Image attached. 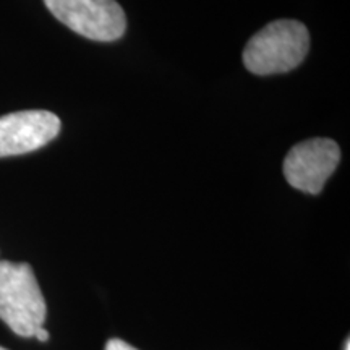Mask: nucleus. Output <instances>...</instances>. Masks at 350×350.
Returning a JSON list of instances; mask_svg holds the SVG:
<instances>
[{
  "label": "nucleus",
  "instance_id": "f257e3e1",
  "mask_svg": "<svg viewBox=\"0 0 350 350\" xmlns=\"http://www.w3.org/2000/svg\"><path fill=\"white\" fill-rule=\"evenodd\" d=\"M310 49V33L297 20H275L266 25L243 49V64L255 75L286 73L304 62Z\"/></svg>",
  "mask_w": 350,
  "mask_h": 350
},
{
  "label": "nucleus",
  "instance_id": "f03ea898",
  "mask_svg": "<svg viewBox=\"0 0 350 350\" xmlns=\"http://www.w3.org/2000/svg\"><path fill=\"white\" fill-rule=\"evenodd\" d=\"M46 314V300L31 266L0 261V319L16 336L33 338Z\"/></svg>",
  "mask_w": 350,
  "mask_h": 350
},
{
  "label": "nucleus",
  "instance_id": "7ed1b4c3",
  "mask_svg": "<svg viewBox=\"0 0 350 350\" xmlns=\"http://www.w3.org/2000/svg\"><path fill=\"white\" fill-rule=\"evenodd\" d=\"M60 23L91 41L111 42L124 36L126 16L117 0H44Z\"/></svg>",
  "mask_w": 350,
  "mask_h": 350
},
{
  "label": "nucleus",
  "instance_id": "20e7f679",
  "mask_svg": "<svg viewBox=\"0 0 350 350\" xmlns=\"http://www.w3.org/2000/svg\"><path fill=\"white\" fill-rule=\"evenodd\" d=\"M340 161V148L334 139L312 138L295 144L284 159L288 185L310 195L321 193L327 178Z\"/></svg>",
  "mask_w": 350,
  "mask_h": 350
},
{
  "label": "nucleus",
  "instance_id": "39448f33",
  "mask_svg": "<svg viewBox=\"0 0 350 350\" xmlns=\"http://www.w3.org/2000/svg\"><path fill=\"white\" fill-rule=\"evenodd\" d=\"M60 119L49 111H20L0 117V157L36 151L60 133Z\"/></svg>",
  "mask_w": 350,
  "mask_h": 350
},
{
  "label": "nucleus",
  "instance_id": "423d86ee",
  "mask_svg": "<svg viewBox=\"0 0 350 350\" xmlns=\"http://www.w3.org/2000/svg\"><path fill=\"white\" fill-rule=\"evenodd\" d=\"M106 350H138V349H135L133 345L126 344L125 340L122 339H111L106 344Z\"/></svg>",
  "mask_w": 350,
  "mask_h": 350
},
{
  "label": "nucleus",
  "instance_id": "0eeeda50",
  "mask_svg": "<svg viewBox=\"0 0 350 350\" xmlns=\"http://www.w3.org/2000/svg\"><path fill=\"white\" fill-rule=\"evenodd\" d=\"M33 338H36L38 340H41V342H47V340H49V331H47L44 326L38 327V329L34 331Z\"/></svg>",
  "mask_w": 350,
  "mask_h": 350
},
{
  "label": "nucleus",
  "instance_id": "6e6552de",
  "mask_svg": "<svg viewBox=\"0 0 350 350\" xmlns=\"http://www.w3.org/2000/svg\"><path fill=\"white\" fill-rule=\"evenodd\" d=\"M345 350H350V345H349V340H347V342H345Z\"/></svg>",
  "mask_w": 350,
  "mask_h": 350
},
{
  "label": "nucleus",
  "instance_id": "1a4fd4ad",
  "mask_svg": "<svg viewBox=\"0 0 350 350\" xmlns=\"http://www.w3.org/2000/svg\"><path fill=\"white\" fill-rule=\"evenodd\" d=\"M0 350H7V349H3V347H0Z\"/></svg>",
  "mask_w": 350,
  "mask_h": 350
}]
</instances>
